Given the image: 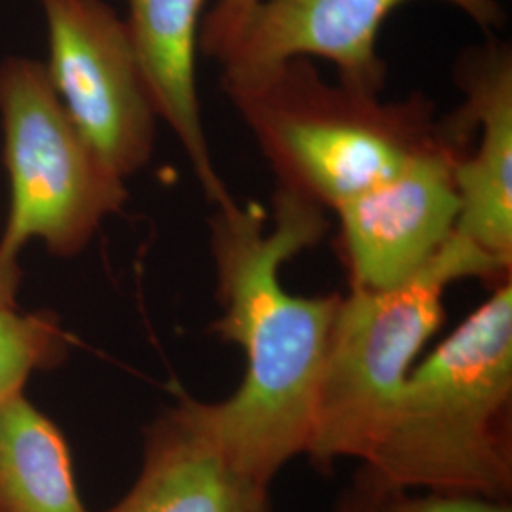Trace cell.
<instances>
[{"mask_svg": "<svg viewBox=\"0 0 512 512\" xmlns=\"http://www.w3.org/2000/svg\"><path fill=\"white\" fill-rule=\"evenodd\" d=\"M325 209L275 190L274 220L255 203L217 205L209 245L220 317L211 330L245 357L238 389L205 403L220 450L238 469L264 484L304 456L330 327L340 293L291 294L281 268L325 238Z\"/></svg>", "mask_w": 512, "mask_h": 512, "instance_id": "cell-1", "label": "cell"}, {"mask_svg": "<svg viewBox=\"0 0 512 512\" xmlns=\"http://www.w3.org/2000/svg\"><path fill=\"white\" fill-rule=\"evenodd\" d=\"M359 465L395 492L511 501L512 277L414 365Z\"/></svg>", "mask_w": 512, "mask_h": 512, "instance_id": "cell-2", "label": "cell"}, {"mask_svg": "<svg viewBox=\"0 0 512 512\" xmlns=\"http://www.w3.org/2000/svg\"><path fill=\"white\" fill-rule=\"evenodd\" d=\"M222 90L274 171L277 190L334 209L448 137L423 93L384 101L330 84L298 57L224 69Z\"/></svg>", "mask_w": 512, "mask_h": 512, "instance_id": "cell-3", "label": "cell"}, {"mask_svg": "<svg viewBox=\"0 0 512 512\" xmlns=\"http://www.w3.org/2000/svg\"><path fill=\"white\" fill-rule=\"evenodd\" d=\"M512 266L454 232L420 272L389 289L349 287L330 327L306 454L329 471L370 456L387 412L429 338L439 330L448 289L463 279L501 283Z\"/></svg>", "mask_w": 512, "mask_h": 512, "instance_id": "cell-4", "label": "cell"}, {"mask_svg": "<svg viewBox=\"0 0 512 512\" xmlns=\"http://www.w3.org/2000/svg\"><path fill=\"white\" fill-rule=\"evenodd\" d=\"M0 124L10 181L0 298L18 302L23 247L42 241L52 255H80L124 209L128 188L74 126L35 59L14 55L0 63Z\"/></svg>", "mask_w": 512, "mask_h": 512, "instance_id": "cell-5", "label": "cell"}, {"mask_svg": "<svg viewBox=\"0 0 512 512\" xmlns=\"http://www.w3.org/2000/svg\"><path fill=\"white\" fill-rule=\"evenodd\" d=\"M48 33L44 65L74 126L124 181L150 162L158 114L128 23L103 0H38Z\"/></svg>", "mask_w": 512, "mask_h": 512, "instance_id": "cell-6", "label": "cell"}, {"mask_svg": "<svg viewBox=\"0 0 512 512\" xmlns=\"http://www.w3.org/2000/svg\"><path fill=\"white\" fill-rule=\"evenodd\" d=\"M448 137L332 211L349 287L389 289L420 272L456 232L454 169L469 152L473 128L454 112Z\"/></svg>", "mask_w": 512, "mask_h": 512, "instance_id": "cell-7", "label": "cell"}, {"mask_svg": "<svg viewBox=\"0 0 512 512\" xmlns=\"http://www.w3.org/2000/svg\"><path fill=\"white\" fill-rule=\"evenodd\" d=\"M410 0H258L243 21L222 69H255L291 59H327L342 84L384 92L385 61L378 55L380 29ZM467 14L482 29L501 27L497 0H440Z\"/></svg>", "mask_w": 512, "mask_h": 512, "instance_id": "cell-8", "label": "cell"}, {"mask_svg": "<svg viewBox=\"0 0 512 512\" xmlns=\"http://www.w3.org/2000/svg\"><path fill=\"white\" fill-rule=\"evenodd\" d=\"M268 488L224 456L205 403L179 393L148 425L141 471L107 512H272Z\"/></svg>", "mask_w": 512, "mask_h": 512, "instance_id": "cell-9", "label": "cell"}, {"mask_svg": "<svg viewBox=\"0 0 512 512\" xmlns=\"http://www.w3.org/2000/svg\"><path fill=\"white\" fill-rule=\"evenodd\" d=\"M459 114L478 128V147L454 169L459 198L456 232L512 266V50L486 40L459 57Z\"/></svg>", "mask_w": 512, "mask_h": 512, "instance_id": "cell-10", "label": "cell"}, {"mask_svg": "<svg viewBox=\"0 0 512 512\" xmlns=\"http://www.w3.org/2000/svg\"><path fill=\"white\" fill-rule=\"evenodd\" d=\"M211 0H128L129 37L158 120L179 139L209 202L234 200L220 179L203 126L196 59Z\"/></svg>", "mask_w": 512, "mask_h": 512, "instance_id": "cell-11", "label": "cell"}, {"mask_svg": "<svg viewBox=\"0 0 512 512\" xmlns=\"http://www.w3.org/2000/svg\"><path fill=\"white\" fill-rule=\"evenodd\" d=\"M0 512H90L67 440L25 393L0 403Z\"/></svg>", "mask_w": 512, "mask_h": 512, "instance_id": "cell-12", "label": "cell"}, {"mask_svg": "<svg viewBox=\"0 0 512 512\" xmlns=\"http://www.w3.org/2000/svg\"><path fill=\"white\" fill-rule=\"evenodd\" d=\"M73 342L54 311H23L0 298V403L25 393L33 374L63 365Z\"/></svg>", "mask_w": 512, "mask_h": 512, "instance_id": "cell-13", "label": "cell"}, {"mask_svg": "<svg viewBox=\"0 0 512 512\" xmlns=\"http://www.w3.org/2000/svg\"><path fill=\"white\" fill-rule=\"evenodd\" d=\"M368 512H512L511 501L384 490Z\"/></svg>", "mask_w": 512, "mask_h": 512, "instance_id": "cell-14", "label": "cell"}, {"mask_svg": "<svg viewBox=\"0 0 512 512\" xmlns=\"http://www.w3.org/2000/svg\"><path fill=\"white\" fill-rule=\"evenodd\" d=\"M258 0H213L200 35V54L222 61Z\"/></svg>", "mask_w": 512, "mask_h": 512, "instance_id": "cell-15", "label": "cell"}, {"mask_svg": "<svg viewBox=\"0 0 512 512\" xmlns=\"http://www.w3.org/2000/svg\"><path fill=\"white\" fill-rule=\"evenodd\" d=\"M384 490L374 473L365 465H359L348 486L336 497L330 512H368Z\"/></svg>", "mask_w": 512, "mask_h": 512, "instance_id": "cell-16", "label": "cell"}]
</instances>
